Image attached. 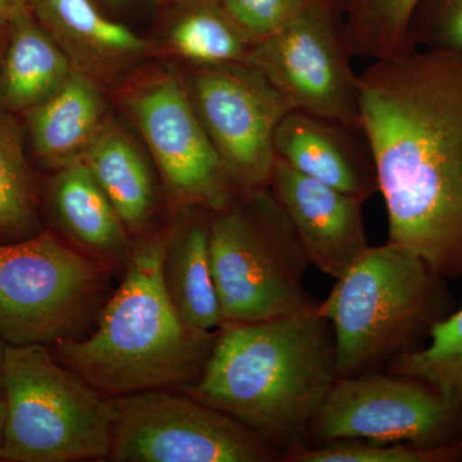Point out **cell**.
<instances>
[{
	"mask_svg": "<svg viewBox=\"0 0 462 462\" xmlns=\"http://www.w3.org/2000/svg\"><path fill=\"white\" fill-rule=\"evenodd\" d=\"M361 130L388 242L443 281L462 278V53L415 48L360 74Z\"/></svg>",
	"mask_w": 462,
	"mask_h": 462,
	"instance_id": "cell-1",
	"label": "cell"
},
{
	"mask_svg": "<svg viewBox=\"0 0 462 462\" xmlns=\"http://www.w3.org/2000/svg\"><path fill=\"white\" fill-rule=\"evenodd\" d=\"M337 379L333 329L316 303L270 320L224 322L199 378L180 392L242 422L284 458L309 445Z\"/></svg>",
	"mask_w": 462,
	"mask_h": 462,
	"instance_id": "cell-2",
	"label": "cell"
},
{
	"mask_svg": "<svg viewBox=\"0 0 462 462\" xmlns=\"http://www.w3.org/2000/svg\"><path fill=\"white\" fill-rule=\"evenodd\" d=\"M167 236L169 227L134 243L123 282L106 300L89 337L51 346L60 364L109 397L182 391L199 378L214 346L217 330L191 328L167 293Z\"/></svg>",
	"mask_w": 462,
	"mask_h": 462,
	"instance_id": "cell-3",
	"label": "cell"
},
{
	"mask_svg": "<svg viewBox=\"0 0 462 462\" xmlns=\"http://www.w3.org/2000/svg\"><path fill=\"white\" fill-rule=\"evenodd\" d=\"M452 311L447 282L392 242L367 248L318 303L333 329L338 378L385 369L420 348Z\"/></svg>",
	"mask_w": 462,
	"mask_h": 462,
	"instance_id": "cell-4",
	"label": "cell"
},
{
	"mask_svg": "<svg viewBox=\"0 0 462 462\" xmlns=\"http://www.w3.org/2000/svg\"><path fill=\"white\" fill-rule=\"evenodd\" d=\"M2 384L5 420L0 461L107 460L112 397L60 364L50 346L5 345Z\"/></svg>",
	"mask_w": 462,
	"mask_h": 462,
	"instance_id": "cell-5",
	"label": "cell"
},
{
	"mask_svg": "<svg viewBox=\"0 0 462 462\" xmlns=\"http://www.w3.org/2000/svg\"><path fill=\"white\" fill-rule=\"evenodd\" d=\"M209 252L224 322L270 320L316 305L305 289L311 263L270 188L236 194L211 211Z\"/></svg>",
	"mask_w": 462,
	"mask_h": 462,
	"instance_id": "cell-6",
	"label": "cell"
},
{
	"mask_svg": "<svg viewBox=\"0 0 462 462\" xmlns=\"http://www.w3.org/2000/svg\"><path fill=\"white\" fill-rule=\"evenodd\" d=\"M105 264L51 231L0 245V339L5 345L53 346L80 337L102 310Z\"/></svg>",
	"mask_w": 462,
	"mask_h": 462,
	"instance_id": "cell-7",
	"label": "cell"
},
{
	"mask_svg": "<svg viewBox=\"0 0 462 462\" xmlns=\"http://www.w3.org/2000/svg\"><path fill=\"white\" fill-rule=\"evenodd\" d=\"M115 462H282L263 438L196 398L154 389L112 397Z\"/></svg>",
	"mask_w": 462,
	"mask_h": 462,
	"instance_id": "cell-8",
	"label": "cell"
},
{
	"mask_svg": "<svg viewBox=\"0 0 462 462\" xmlns=\"http://www.w3.org/2000/svg\"><path fill=\"white\" fill-rule=\"evenodd\" d=\"M352 60L338 9L316 0L254 44L248 63L282 94L291 111L361 129L360 74Z\"/></svg>",
	"mask_w": 462,
	"mask_h": 462,
	"instance_id": "cell-9",
	"label": "cell"
},
{
	"mask_svg": "<svg viewBox=\"0 0 462 462\" xmlns=\"http://www.w3.org/2000/svg\"><path fill=\"white\" fill-rule=\"evenodd\" d=\"M338 440L442 446L462 440V412L420 380L388 372L340 376L309 433V445Z\"/></svg>",
	"mask_w": 462,
	"mask_h": 462,
	"instance_id": "cell-10",
	"label": "cell"
},
{
	"mask_svg": "<svg viewBox=\"0 0 462 462\" xmlns=\"http://www.w3.org/2000/svg\"><path fill=\"white\" fill-rule=\"evenodd\" d=\"M185 85L236 194L269 188L287 100L249 63L191 67Z\"/></svg>",
	"mask_w": 462,
	"mask_h": 462,
	"instance_id": "cell-11",
	"label": "cell"
},
{
	"mask_svg": "<svg viewBox=\"0 0 462 462\" xmlns=\"http://www.w3.org/2000/svg\"><path fill=\"white\" fill-rule=\"evenodd\" d=\"M124 105L144 138L175 209L224 208L236 191L178 76L160 72L124 94Z\"/></svg>",
	"mask_w": 462,
	"mask_h": 462,
	"instance_id": "cell-12",
	"label": "cell"
},
{
	"mask_svg": "<svg viewBox=\"0 0 462 462\" xmlns=\"http://www.w3.org/2000/svg\"><path fill=\"white\" fill-rule=\"evenodd\" d=\"M311 266L338 279L367 248L363 200L303 175L276 157L269 185Z\"/></svg>",
	"mask_w": 462,
	"mask_h": 462,
	"instance_id": "cell-13",
	"label": "cell"
},
{
	"mask_svg": "<svg viewBox=\"0 0 462 462\" xmlns=\"http://www.w3.org/2000/svg\"><path fill=\"white\" fill-rule=\"evenodd\" d=\"M275 152L297 171L364 203L379 193L375 162L361 129L291 111L276 130Z\"/></svg>",
	"mask_w": 462,
	"mask_h": 462,
	"instance_id": "cell-14",
	"label": "cell"
},
{
	"mask_svg": "<svg viewBox=\"0 0 462 462\" xmlns=\"http://www.w3.org/2000/svg\"><path fill=\"white\" fill-rule=\"evenodd\" d=\"M72 69L99 85L141 62L152 42L99 11L94 0H27Z\"/></svg>",
	"mask_w": 462,
	"mask_h": 462,
	"instance_id": "cell-15",
	"label": "cell"
},
{
	"mask_svg": "<svg viewBox=\"0 0 462 462\" xmlns=\"http://www.w3.org/2000/svg\"><path fill=\"white\" fill-rule=\"evenodd\" d=\"M48 200L69 245L108 269L125 267L132 236L81 158L57 169Z\"/></svg>",
	"mask_w": 462,
	"mask_h": 462,
	"instance_id": "cell-16",
	"label": "cell"
},
{
	"mask_svg": "<svg viewBox=\"0 0 462 462\" xmlns=\"http://www.w3.org/2000/svg\"><path fill=\"white\" fill-rule=\"evenodd\" d=\"M163 256L167 293L179 314L194 329L216 331L223 325L209 252V216L199 206L176 209Z\"/></svg>",
	"mask_w": 462,
	"mask_h": 462,
	"instance_id": "cell-17",
	"label": "cell"
},
{
	"mask_svg": "<svg viewBox=\"0 0 462 462\" xmlns=\"http://www.w3.org/2000/svg\"><path fill=\"white\" fill-rule=\"evenodd\" d=\"M74 72L65 51L30 11L9 18L8 41L0 63V109L26 114L60 89Z\"/></svg>",
	"mask_w": 462,
	"mask_h": 462,
	"instance_id": "cell-18",
	"label": "cell"
},
{
	"mask_svg": "<svg viewBox=\"0 0 462 462\" xmlns=\"http://www.w3.org/2000/svg\"><path fill=\"white\" fill-rule=\"evenodd\" d=\"M106 112L100 85L72 72L50 99L23 114L33 154L54 169L79 160L107 121Z\"/></svg>",
	"mask_w": 462,
	"mask_h": 462,
	"instance_id": "cell-19",
	"label": "cell"
},
{
	"mask_svg": "<svg viewBox=\"0 0 462 462\" xmlns=\"http://www.w3.org/2000/svg\"><path fill=\"white\" fill-rule=\"evenodd\" d=\"M81 160L130 236H143L156 212L157 187L153 172L132 136L107 120Z\"/></svg>",
	"mask_w": 462,
	"mask_h": 462,
	"instance_id": "cell-20",
	"label": "cell"
},
{
	"mask_svg": "<svg viewBox=\"0 0 462 462\" xmlns=\"http://www.w3.org/2000/svg\"><path fill=\"white\" fill-rule=\"evenodd\" d=\"M167 32V47L191 67L248 63L254 44L217 0H189Z\"/></svg>",
	"mask_w": 462,
	"mask_h": 462,
	"instance_id": "cell-21",
	"label": "cell"
},
{
	"mask_svg": "<svg viewBox=\"0 0 462 462\" xmlns=\"http://www.w3.org/2000/svg\"><path fill=\"white\" fill-rule=\"evenodd\" d=\"M38 233V199L23 134L14 115L0 109V238L17 242Z\"/></svg>",
	"mask_w": 462,
	"mask_h": 462,
	"instance_id": "cell-22",
	"label": "cell"
},
{
	"mask_svg": "<svg viewBox=\"0 0 462 462\" xmlns=\"http://www.w3.org/2000/svg\"><path fill=\"white\" fill-rule=\"evenodd\" d=\"M384 370L420 380L462 412V307L438 322L420 348L401 356Z\"/></svg>",
	"mask_w": 462,
	"mask_h": 462,
	"instance_id": "cell-23",
	"label": "cell"
},
{
	"mask_svg": "<svg viewBox=\"0 0 462 462\" xmlns=\"http://www.w3.org/2000/svg\"><path fill=\"white\" fill-rule=\"evenodd\" d=\"M418 0H355L346 21L354 58L378 60L412 50L409 26Z\"/></svg>",
	"mask_w": 462,
	"mask_h": 462,
	"instance_id": "cell-24",
	"label": "cell"
},
{
	"mask_svg": "<svg viewBox=\"0 0 462 462\" xmlns=\"http://www.w3.org/2000/svg\"><path fill=\"white\" fill-rule=\"evenodd\" d=\"M282 462H462V440L442 446L338 440L302 447Z\"/></svg>",
	"mask_w": 462,
	"mask_h": 462,
	"instance_id": "cell-25",
	"label": "cell"
},
{
	"mask_svg": "<svg viewBox=\"0 0 462 462\" xmlns=\"http://www.w3.org/2000/svg\"><path fill=\"white\" fill-rule=\"evenodd\" d=\"M412 50L462 53V0H418L409 26Z\"/></svg>",
	"mask_w": 462,
	"mask_h": 462,
	"instance_id": "cell-26",
	"label": "cell"
},
{
	"mask_svg": "<svg viewBox=\"0 0 462 462\" xmlns=\"http://www.w3.org/2000/svg\"><path fill=\"white\" fill-rule=\"evenodd\" d=\"M316 0H217L252 44L278 32Z\"/></svg>",
	"mask_w": 462,
	"mask_h": 462,
	"instance_id": "cell-27",
	"label": "cell"
},
{
	"mask_svg": "<svg viewBox=\"0 0 462 462\" xmlns=\"http://www.w3.org/2000/svg\"><path fill=\"white\" fill-rule=\"evenodd\" d=\"M27 7V0H0V18L9 21L20 9Z\"/></svg>",
	"mask_w": 462,
	"mask_h": 462,
	"instance_id": "cell-28",
	"label": "cell"
},
{
	"mask_svg": "<svg viewBox=\"0 0 462 462\" xmlns=\"http://www.w3.org/2000/svg\"><path fill=\"white\" fill-rule=\"evenodd\" d=\"M5 394H3L2 384V361H0V448H2L3 430H5Z\"/></svg>",
	"mask_w": 462,
	"mask_h": 462,
	"instance_id": "cell-29",
	"label": "cell"
},
{
	"mask_svg": "<svg viewBox=\"0 0 462 462\" xmlns=\"http://www.w3.org/2000/svg\"><path fill=\"white\" fill-rule=\"evenodd\" d=\"M9 21L0 18V63H2L3 54H5V47L8 41Z\"/></svg>",
	"mask_w": 462,
	"mask_h": 462,
	"instance_id": "cell-30",
	"label": "cell"
},
{
	"mask_svg": "<svg viewBox=\"0 0 462 462\" xmlns=\"http://www.w3.org/2000/svg\"><path fill=\"white\" fill-rule=\"evenodd\" d=\"M319 2L325 3V5H330V7L338 9L342 7V5H349V7H351L355 0H319Z\"/></svg>",
	"mask_w": 462,
	"mask_h": 462,
	"instance_id": "cell-31",
	"label": "cell"
},
{
	"mask_svg": "<svg viewBox=\"0 0 462 462\" xmlns=\"http://www.w3.org/2000/svg\"><path fill=\"white\" fill-rule=\"evenodd\" d=\"M103 5H108L111 8L123 7V5H127V3L132 2V0H100Z\"/></svg>",
	"mask_w": 462,
	"mask_h": 462,
	"instance_id": "cell-32",
	"label": "cell"
},
{
	"mask_svg": "<svg viewBox=\"0 0 462 462\" xmlns=\"http://www.w3.org/2000/svg\"><path fill=\"white\" fill-rule=\"evenodd\" d=\"M5 342H3L2 339H0V361L3 360V351H5Z\"/></svg>",
	"mask_w": 462,
	"mask_h": 462,
	"instance_id": "cell-33",
	"label": "cell"
},
{
	"mask_svg": "<svg viewBox=\"0 0 462 462\" xmlns=\"http://www.w3.org/2000/svg\"><path fill=\"white\" fill-rule=\"evenodd\" d=\"M173 2L176 3V5H182V3L189 2V0H173Z\"/></svg>",
	"mask_w": 462,
	"mask_h": 462,
	"instance_id": "cell-34",
	"label": "cell"
}]
</instances>
